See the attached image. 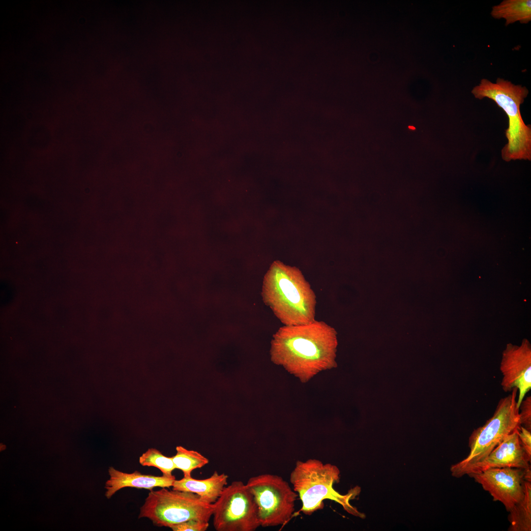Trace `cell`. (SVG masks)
I'll return each mask as SVG.
<instances>
[{
	"mask_svg": "<svg viewBox=\"0 0 531 531\" xmlns=\"http://www.w3.org/2000/svg\"><path fill=\"white\" fill-rule=\"evenodd\" d=\"M336 333L323 321L284 325L273 335L271 360L305 383L335 366Z\"/></svg>",
	"mask_w": 531,
	"mask_h": 531,
	"instance_id": "obj_1",
	"label": "cell"
},
{
	"mask_svg": "<svg viewBox=\"0 0 531 531\" xmlns=\"http://www.w3.org/2000/svg\"><path fill=\"white\" fill-rule=\"evenodd\" d=\"M261 294L265 304L284 325L315 320V294L295 266L274 261L264 276Z\"/></svg>",
	"mask_w": 531,
	"mask_h": 531,
	"instance_id": "obj_2",
	"label": "cell"
},
{
	"mask_svg": "<svg viewBox=\"0 0 531 531\" xmlns=\"http://www.w3.org/2000/svg\"><path fill=\"white\" fill-rule=\"evenodd\" d=\"M474 97L488 98L501 108L508 118V127L505 130L508 142L502 149V157L508 162L516 160H531V128L524 122L520 105L528 95L526 87L515 85L498 78L495 83L482 79L471 91Z\"/></svg>",
	"mask_w": 531,
	"mask_h": 531,
	"instance_id": "obj_3",
	"label": "cell"
},
{
	"mask_svg": "<svg viewBox=\"0 0 531 531\" xmlns=\"http://www.w3.org/2000/svg\"><path fill=\"white\" fill-rule=\"evenodd\" d=\"M339 475L340 471L336 466L324 463L317 459L296 461L290 473V481L301 502L299 511L311 515L324 508L325 500H330L341 504L349 513L361 516L349 503L358 489L342 495L333 488V484L339 481Z\"/></svg>",
	"mask_w": 531,
	"mask_h": 531,
	"instance_id": "obj_4",
	"label": "cell"
},
{
	"mask_svg": "<svg viewBox=\"0 0 531 531\" xmlns=\"http://www.w3.org/2000/svg\"><path fill=\"white\" fill-rule=\"evenodd\" d=\"M517 391L514 388L509 395L501 398L493 416L483 426L473 431L469 439L470 453L450 467L453 477L460 478L468 475L508 435L520 428Z\"/></svg>",
	"mask_w": 531,
	"mask_h": 531,
	"instance_id": "obj_5",
	"label": "cell"
},
{
	"mask_svg": "<svg viewBox=\"0 0 531 531\" xmlns=\"http://www.w3.org/2000/svg\"><path fill=\"white\" fill-rule=\"evenodd\" d=\"M213 508V503L194 493L162 488L150 491L139 518H148L156 526L170 528L190 520L209 522Z\"/></svg>",
	"mask_w": 531,
	"mask_h": 531,
	"instance_id": "obj_6",
	"label": "cell"
},
{
	"mask_svg": "<svg viewBox=\"0 0 531 531\" xmlns=\"http://www.w3.org/2000/svg\"><path fill=\"white\" fill-rule=\"evenodd\" d=\"M246 485L257 504L261 527L285 525L293 517L298 495L282 477L261 474L250 477Z\"/></svg>",
	"mask_w": 531,
	"mask_h": 531,
	"instance_id": "obj_7",
	"label": "cell"
},
{
	"mask_svg": "<svg viewBox=\"0 0 531 531\" xmlns=\"http://www.w3.org/2000/svg\"><path fill=\"white\" fill-rule=\"evenodd\" d=\"M213 504V524L217 531H254L261 526L254 497L241 481L226 486Z\"/></svg>",
	"mask_w": 531,
	"mask_h": 531,
	"instance_id": "obj_8",
	"label": "cell"
},
{
	"mask_svg": "<svg viewBox=\"0 0 531 531\" xmlns=\"http://www.w3.org/2000/svg\"><path fill=\"white\" fill-rule=\"evenodd\" d=\"M494 501H499L509 512L523 496L524 483L531 481V469L515 468H489L468 474Z\"/></svg>",
	"mask_w": 531,
	"mask_h": 531,
	"instance_id": "obj_9",
	"label": "cell"
},
{
	"mask_svg": "<svg viewBox=\"0 0 531 531\" xmlns=\"http://www.w3.org/2000/svg\"><path fill=\"white\" fill-rule=\"evenodd\" d=\"M502 375L501 385L505 392L516 388L519 408L526 393L531 388V346L524 339L520 346L509 343L502 353L500 364Z\"/></svg>",
	"mask_w": 531,
	"mask_h": 531,
	"instance_id": "obj_10",
	"label": "cell"
},
{
	"mask_svg": "<svg viewBox=\"0 0 531 531\" xmlns=\"http://www.w3.org/2000/svg\"><path fill=\"white\" fill-rule=\"evenodd\" d=\"M519 429L508 435L471 473L489 468L531 469V458L528 456L521 445L518 437Z\"/></svg>",
	"mask_w": 531,
	"mask_h": 531,
	"instance_id": "obj_11",
	"label": "cell"
},
{
	"mask_svg": "<svg viewBox=\"0 0 531 531\" xmlns=\"http://www.w3.org/2000/svg\"><path fill=\"white\" fill-rule=\"evenodd\" d=\"M110 479L106 483L105 488L107 490L105 496L110 499L119 490L125 487H134L144 488L152 490L156 487L170 488L172 486L175 476H171L163 474L162 476H154L149 474H144L136 471L132 473H126L110 467L108 470Z\"/></svg>",
	"mask_w": 531,
	"mask_h": 531,
	"instance_id": "obj_12",
	"label": "cell"
},
{
	"mask_svg": "<svg viewBox=\"0 0 531 531\" xmlns=\"http://www.w3.org/2000/svg\"><path fill=\"white\" fill-rule=\"evenodd\" d=\"M228 475L215 471L206 479H197L192 476L175 480L173 490L194 493L210 503H214L221 495L228 483Z\"/></svg>",
	"mask_w": 531,
	"mask_h": 531,
	"instance_id": "obj_13",
	"label": "cell"
},
{
	"mask_svg": "<svg viewBox=\"0 0 531 531\" xmlns=\"http://www.w3.org/2000/svg\"><path fill=\"white\" fill-rule=\"evenodd\" d=\"M491 16L504 19L505 26L519 22L527 24L531 21V0H504L492 7Z\"/></svg>",
	"mask_w": 531,
	"mask_h": 531,
	"instance_id": "obj_14",
	"label": "cell"
},
{
	"mask_svg": "<svg viewBox=\"0 0 531 531\" xmlns=\"http://www.w3.org/2000/svg\"><path fill=\"white\" fill-rule=\"evenodd\" d=\"M509 512L508 531H531V481L525 482L523 497Z\"/></svg>",
	"mask_w": 531,
	"mask_h": 531,
	"instance_id": "obj_15",
	"label": "cell"
},
{
	"mask_svg": "<svg viewBox=\"0 0 531 531\" xmlns=\"http://www.w3.org/2000/svg\"><path fill=\"white\" fill-rule=\"evenodd\" d=\"M177 453L172 457L176 469L181 470L184 477L191 476L192 472L209 463L208 458L199 452L188 450L181 446L176 447Z\"/></svg>",
	"mask_w": 531,
	"mask_h": 531,
	"instance_id": "obj_16",
	"label": "cell"
},
{
	"mask_svg": "<svg viewBox=\"0 0 531 531\" xmlns=\"http://www.w3.org/2000/svg\"><path fill=\"white\" fill-rule=\"evenodd\" d=\"M139 463L143 466L154 467L159 469L163 474L171 476L176 469L172 457L164 456L155 448H149L139 458Z\"/></svg>",
	"mask_w": 531,
	"mask_h": 531,
	"instance_id": "obj_17",
	"label": "cell"
},
{
	"mask_svg": "<svg viewBox=\"0 0 531 531\" xmlns=\"http://www.w3.org/2000/svg\"><path fill=\"white\" fill-rule=\"evenodd\" d=\"M209 527V522L190 520L170 527L173 531H206Z\"/></svg>",
	"mask_w": 531,
	"mask_h": 531,
	"instance_id": "obj_18",
	"label": "cell"
},
{
	"mask_svg": "<svg viewBox=\"0 0 531 531\" xmlns=\"http://www.w3.org/2000/svg\"><path fill=\"white\" fill-rule=\"evenodd\" d=\"M521 425L531 431V397H527L522 400L519 407Z\"/></svg>",
	"mask_w": 531,
	"mask_h": 531,
	"instance_id": "obj_19",
	"label": "cell"
},
{
	"mask_svg": "<svg viewBox=\"0 0 531 531\" xmlns=\"http://www.w3.org/2000/svg\"><path fill=\"white\" fill-rule=\"evenodd\" d=\"M520 442L528 456L531 458V431L521 426L518 430Z\"/></svg>",
	"mask_w": 531,
	"mask_h": 531,
	"instance_id": "obj_20",
	"label": "cell"
},
{
	"mask_svg": "<svg viewBox=\"0 0 531 531\" xmlns=\"http://www.w3.org/2000/svg\"><path fill=\"white\" fill-rule=\"evenodd\" d=\"M409 127H410V128H411V129H414V127H412V126H410Z\"/></svg>",
	"mask_w": 531,
	"mask_h": 531,
	"instance_id": "obj_21",
	"label": "cell"
}]
</instances>
